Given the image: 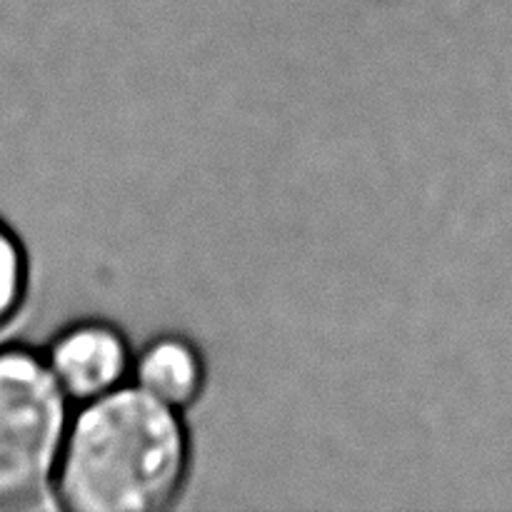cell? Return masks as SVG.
Wrapping results in <instances>:
<instances>
[{"label":"cell","mask_w":512,"mask_h":512,"mask_svg":"<svg viewBox=\"0 0 512 512\" xmlns=\"http://www.w3.org/2000/svg\"><path fill=\"white\" fill-rule=\"evenodd\" d=\"M133 383L170 408L195 405L208 383V368L198 345L185 335L165 333L150 340L133 363Z\"/></svg>","instance_id":"obj_4"},{"label":"cell","mask_w":512,"mask_h":512,"mask_svg":"<svg viewBox=\"0 0 512 512\" xmlns=\"http://www.w3.org/2000/svg\"><path fill=\"white\" fill-rule=\"evenodd\" d=\"M70 405L45 355L0 350V510L28 508L53 493Z\"/></svg>","instance_id":"obj_2"},{"label":"cell","mask_w":512,"mask_h":512,"mask_svg":"<svg viewBox=\"0 0 512 512\" xmlns=\"http://www.w3.org/2000/svg\"><path fill=\"white\" fill-rule=\"evenodd\" d=\"M190 473L183 413L125 383L73 413L53 493L70 512H160L183 498Z\"/></svg>","instance_id":"obj_1"},{"label":"cell","mask_w":512,"mask_h":512,"mask_svg":"<svg viewBox=\"0 0 512 512\" xmlns=\"http://www.w3.org/2000/svg\"><path fill=\"white\" fill-rule=\"evenodd\" d=\"M28 283V253H25L18 235L0 220V330L23 308Z\"/></svg>","instance_id":"obj_5"},{"label":"cell","mask_w":512,"mask_h":512,"mask_svg":"<svg viewBox=\"0 0 512 512\" xmlns=\"http://www.w3.org/2000/svg\"><path fill=\"white\" fill-rule=\"evenodd\" d=\"M45 363L73 403H88L130 383L135 358L123 330L105 320H80L55 335Z\"/></svg>","instance_id":"obj_3"}]
</instances>
